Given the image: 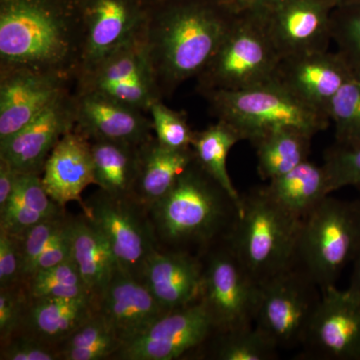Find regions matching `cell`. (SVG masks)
<instances>
[{
  "label": "cell",
  "mask_w": 360,
  "mask_h": 360,
  "mask_svg": "<svg viewBox=\"0 0 360 360\" xmlns=\"http://www.w3.org/2000/svg\"><path fill=\"white\" fill-rule=\"evenodd\" d=\"M236 15L215 0H165L150 6L144 47L162 101L200 75Z\"/></svg>",
  "instance_id": "obj_1"
},
{
  "label": "cell",
  "mask_w": 360,
  "mask_h": 360,
  "mask_svg": "<svg viewBox=\"0 0 360 360\" xmlns=\"http://www.w3.org/2000/svg\"><path fill=\"white\" fill-rule=\"evenodd\" d=\"M80 56L75 0H0V71L49 73L75 84Z\"/></svg>",
  "instance_id": "obj_2"
},
{
  "label": "cell",
  "mask_w": 360,
  "mask_h": 360,
  "mask_svg": "<svg viewBox=\"0 0 360 360\" xmlns=\"http://www.w3.org/2000/svg\"><path fill=\"white\" fill-rule=\"evenodd\" d=\"M238 205L194 160L148 212L158 250L201 257L231 233Z\"/></svg>",
  "instance_id": "obj_3"
},
{
  "label": "cell",
  "mask_w": 360,
  "mask_h": 360,
  "mask_svg": "<svg viewBox=\"0 0 360 360\" xmlns=\"http://www.w3.org/2000/svg\"><path fill=\"white\" fill-rule=\"evenodd\" d=\"M302 220L286 212L264 187L241 194V210L226 240L258 283L295 264Z\"/></svg>",
  "instance_id": "obj_4"
},
{
  "label": "cell",
  "mask_w": 360,
  "mask_h": 360,
  "mask_svg": "<svg viewBox=\"0 0 360 360\" xmlns=\"http://www.w3.org/2000/svg\"><path fill=\"white\" fill-rule=\"evenodd\" d=\"M360 245V200L328 196L300 225L295 265L321 290L335 285Z\"/></svg>",
  "instance_id": "obj_5"
},
{
  "label": "cell",
  "mask_w": 360,
  "mask_h": 360,
  "mask_svg": "<svg viewBox=\"0 0 360 360\" xmlns=\"http://www.w3.org/2000/svg\"><path fill=\"white\" fill-rule=\"evenodd\" d=\"M281 59L262 16L243 11L236 16L219 49L195 78L196 89L206 96L267 84Z\"/></svg>",
  "instance_id": "obj_6"
},
{
  "label": "cell",
  "mask_w": 360,
  "mask_h": 360,
  "mask_svg": "<svg viewBox=\"0 0 360 360\" xmlns=\"http://www.w3.org/2000/svg\"><path fill=\"white\" fill-rule=\"evenodd\" d=\"M217 120L229 123L252 141L279 127H296L314 135L329 127L328 115L315 110L274 82L238 91L205 96Z\"/></svg>",
  "instance_id": "obj_7"
},
{
  "label": "cell",
  "mask_w": 360,
  "mask_h": 360,
  "mask_svg": "<svg viewBox=\"0 0 360 360\" xmlns=\"http://www.w3.org/2000/svg\"><path fill=\"white\" fill-rule=\"evenodd\" d=\"M321 295L319 286L293 264L259 284L255 326L279 349L302 347Z\"/></svg>",
  "instance_id": "obj_8"
},
{
  "label": "cell",
  "mask_w": 360,
  "mask_h": 360,
  "mask_svg": "<svg viewBox=\"0 0 360 360\" xmlns=\"http://www.w3.org/2000/svg\"><path fill=\"white\" fill-rule=\"evenodd\" d=\"M203 302L217 330L255 326L259 283L226 238L201 255Z\"/></svg>",
  "instance_id": "obj_9"
},
{
  "label": "cell",
  "mask_w": 360,
  "mask_h": 360,
  "mask_svg": "<svg viewBox=\"0 0 360 360\" xmlns=\"http://www.w3.org/2000/svg\"><path fill=\"white\" fill-rule=\"evenodd\" d=\"M84 201V214L108 239L120 269L141 281L146 262L158 250L148 212L131 198L101 188Z\"/></svg>",
  "instance_id": "obj_10"
},
{
  "label": "cell",
  "mask_w": 360,
  "mask_h": 360,
  "mask_svg": "<svg viewBox=\"0 0 360 360\" xmlns=\"http://www.w3.org/2000/svg\"><path fill=\"white\" fill-rule=\"evenodd\" d=\"M75 1L82 32V56L77 80L141 34L150 6L146 0Z\"/></svg>",
  "instance_id": "obj_11"
},
{
  "label": "cell",
  "mask_w": 360,
  "mask_h": 360,
  "mask_svg": "<svg viewBox=\"0 0 360 360\" xmlns=\"http://www.w3.org/2000/svg\"><path fill=\"white\" fill-rule=\"evenodd\" d=\"M143 30L78 77L73 89L101 94L148 113L151 104L162 99L146 56Z\"/></svg>",
  "instance_id": "obj_12"
},
{
  "label": "cell",
  "mask_w": 360,
  "mask_h": 360,
  "mask_svg": "<svg viewBox=\"0 0 360 360\" xmlns=\"http://www.w3.org/2000/svg\"><path fill=\"white\" fill-rule=\"evenodd\" d=\"M321 291L300 359L360 360V290L333 285Z\"/></svg>",
  "instance_id": "obj_13"
},
{
  "label": "cell",
  "mask_w": 360,
  "mask_h": 360,
  "mask_svg": "<svg viewBox=\"0 0 360 360\" xmlns=\"http://www.w3.org/2000/svg\"><path fill=\"white\" fill-rule=\"evenodd\" d=\"M217 328L202 302L168 312L143 335L120 348L115 359L174 360L200 350Z\"/></svg>",
  "instance_id": "obj_14"
},
{
  "label": "cell",
  "mask_w": 360,
  "mask_h": 360,
  "mask_svg": "<svg viewBox=\"0 0 360 360\" xmlns=\"http://www.w3.org/2000/svg\"><path fill=\"white\" fill-rule=\"evenodd\" d=\"M75 125V96L70 86L61 90L18 134L0 144V158L20 174H42L52 149Z\"/></svg>",
  "instance_id": "obj_15"
},
{
  "label": "cell",
  "mask_w": 360,
  "mask_h": 360,
  "mask_svg": "<svg viewBox=\"0 0 360 360\" xmlns=\"http://www.w3.org/2000/svg\"><path fill=\"white\" fill-rule=\"evenodd\" d=\"M333 9L326 0H281L257 13L283 58L328 51Z\"/></svg>",
  "instance_id": "obj_16"
},
{
  "label": "cell",
  "mask_w": 360,
  "mask_h": 360,
  "mask_svg": "<svg viewBox=\"0 0 360 360\" xmlns=\"http://www.w3.org/2000/svg\"><path fill=\"white\" fill-rule=\"evenodd\" d=\"M354 77L338 52L326 51L281 58L271 82L328 115L333 97Z\"/></svg>",
  "instance_id": "obj_17"
},
{
  "label": "cell",
  "mask_w": 360,
  "mask_h": 360,
  "mask_svg": "<svg viewBox=\"0 0 360 360\" xmlns=\"http://www.w3.org/2000/svg\"><path fill=\"white\" fill-rule=\"evenodd\" d=\"M97 314L124 347L168 311L141 279L118 269L97 300Z\"/></svg>",
  "instance_id": "obj_18"
},
{
  "label": "cell",
  "mask_w": 360,
  "mask_h": 360,
  "mask_svg": "<svg viewBox=\"0 0 360 360\" xmlns=\"http://www.w3.org/2000/svg\"><path fill=\"white\" fill-rule=\"evenodd\" d=\"M75 129L91 141L141 146L153 136L150 116L94 92L75 91Z\"/></svg>",
  "instance_id": "obj_19"
},
{
  "label": "cell",
  "mask_w": 360,
  "mask_h": 360,
  "mask_svg": "<svg viewBox=\"0 0 360 360\" xmlns=\"http://www.w3.org/2000/svg\"><path fill=\"white\" fill-rule=\"evenodd\" d=\"M73 82L49 73L0 71V144L18 134Z\"/></svg>",
  "instance_id": "obj_20"
},
{
  "label": "cell",
  "mask_w": 360,
  "mask_h": 360,
  "mask_svg": "<svg viewBox=\"0 0 360 360\" xmlns=\"http://www.w3.org/2000/svg\"><path fill=\"white\" fill-rule=\"evenodd\" d=\"M200 257L181 251L156 250L149 257L141 281L168 312L198 302L202 290Z\"/></svg>",
  "instance_id": "obj_21"
},
{
  "label": "cell",
  "mask_w": 360,
  "mask_h": 360,
  "mask_svg": "<svg viewBox=\"0 0 360 360\" xmlns=\"http://www.w3.org/2000/svg\"><path fill=\"white\" fill-rule=\"evenodd\" d=\"M41 179L45 191L61 207L77 201L84 210L82 194L90 184H96L89 139L75 129L68 131L52 149Z\"/></svg>",
  "instance_id": "obj_22"
},
{
  "label": "cell",
  "mask_w": 360,
  "mask_h": 360,
  "mask_svg": "<svg viewBox=\"0 0 360 360\" xmlns=\"http://www.w3.org/2000/svg\"><path fill=\"white\" fill-rule=\"evenodd\" d=\"M97 312L94 295L79 297H30L18 333L58 348ZM15 333V335H16Z\"/></svg>",
  "instance_id": "obj_23"
},
{
  "label": "cell",
  "mask_w": 360,
  "mask_h": 360,
  "mask_svg": "<svg viewBox=\"0 0 360 360\" xmlns=\"http://www.w3.org/2000/svg\"><path fill=\"white\" fill-rule=\"evenodd\" d=\"M194 160L193 148H167L155 136L151 137L139 146V174L132 200L148 212L169 193Z\"/></svg>",
  "instance_id": "obj_24"
},
{
  "label": "cell",
  "mask_w": 360,
  "mask_h": 360,
  "mask_svg": "<svg viewBox=\"0 0 360 360\" xmlns=\"http://www.w3.org/2000/svg\"><path fill=\"white\" fill-rule=\"evenodd\" d=\"M71 245L73 262L90 293L98 300L120 269L112 248L85 214L72 219Z\"/></svg>",
  "instance_id": "obj_25"
},
{
  "label": "cell",
  "mask_w": 360,
  "mask_h": 360,
  "mask_svg": "<svg viewBox=\"0 0 360 360\" xmlns=\"http://www.w3.org/2000/svg\"><path fill=\"white\" fill-rule=\"evenodd\" d=\"M262 187L274 202L300 220L304 219L331 194L323 165L310 160L269 180Z\"/></svg>",
  "instance_id": "obj_26"
},
{
  "label": "cell",
  "mask_w": 360,
  "mask_h": 360,
  "mask_svg": "<svg viewBox=\"0 0 360 360\" xmlns=\"http://www.w3.org/2000/svg\"><path fill=\"white\" fill-rule=\"evenodd\" d=\"M65 213L45 191L41 174H20L11 200L0 210V231L20 239L35 225Z\"/></svg>",
  "instance_id": "obj_27"
},
{
  "label": "cell",
  "mask_w": 360,
  "mask_h": 360,
  "mask_svg": "<svg viewBox=\"0 0 360 360\" xmlns=\"http://www.w3.org/2000/svg\"><path fill=\"white\" fill-rule=\"evenodd\" d=\"M312 137L296 127H279L251 141L257 151L259 176L269 181L309 160Z\"/></svg>",
  "instance_id": "obj_28"
},
{
  "label": "cell",
  "mask_w": 360,
  "mask_h": 360,
  "mask_svg": "<svg viewBox=\"0 0 360 360\" xmlns=\"http://www.w3.org/2000/svg\"><path fill=\"white\" fill-rule=\"evenodd\" d=\"M90 143L96 186L111 195L132 198L141 146L108 141Z\"/></svg>",
  "instance_id": "obj_29"
},
{
  "label": "cell",
  "mask_w": 360,
  "mask_h": 360,
  "mask_svg": "<svg viewBox=\"0 0 360 360\" xmlns=\"http://www.w3.org/2000/svg\"><path fill=\"white\" fill-rule=\"evenodd\" d=\"M243 141L241 135L232 125L217 120V123L205 129L200 131L194 130L191 143L196 162L224 187L238 205L239 212L241 210V193L232 184L226 162L229 151Z\"/></svg>",
  "instance_id": "obj_30"
},
{
  "label": "cell",
  "mask_w": 360,
  "mask_h": 360,
  "mask_svg": "<svg viewBox=\"0 0 360 360\" xmlns=\"http://www.w3.org/2000/svg\"><path fill=\"white\" fill-rule=\"evenodd\" d=\"M203 347H208V355L213 359H278L279 348L269 336L255 326L229 330H217L201 348Z\"/></svg>",
  "instance_id": "obj_31"
},
{
  "label": "cell",
  "mask_w": 360,
  "mask_h": 360,
  "mask_svg": "<svg viewBox=\"0 0 360 360\" xmlns=\"http://www.w3.org/2000/svg\"><path fill=\"white\" fill-rule=\"evenodd\" d=\"M122 347L101 315L79 326L58 347L63 360H103L115 356Z\"/></svg>",
  "instance_id": "obj_32"
},
{
  "label": "cell",
  "mask_w": 360,
  "mask_h": 360,
  "mask_svg": "<svg viewBox=\"0 0 360 360\" xmlns=\"http://www.w3.org/2000/svg\"><path fill=\"white\" fill-rule=\"evenodd\" d=\"M25 283L32 298L92 295L72 257L56 266L35 272Z\"/></svg>",
  "instance_id": "obj_33"
},
{
  "label": "cell",
  "mask_w": 360,
  "mask_h": 360,
  "mask_svg": "<svg viewBox=\"0 0 360 360\" xmlns=\"http://www.w3.org/2000/svg\"><path fill=\"white\" fill-rule=\"evenodd\" d=\"M328 116L335 124L336 143H360V77L354 75L341 87L331 101Z\"/></svg>",
  "instance_id": "obj_34"
},
{
  "label": "cell",
  "mask_w": 360,
  "mask_h": 360,
  "mask_svg": "<svg viewBox=\"0 0 360 360\" xmlns=\"http://www.w3.org/2000/svg\"><path fill=\"white\" fill-rule=\"evenodd\" d=\"M331 40L338 54L360 77V1L336 6L330 14Z\"/></svg>",
  "instance_id": "obj_35"
},
{
  "label": "cell",
  "mask_w": 360,
  "mask_h": 360,
  "mask_svg": "<svg viewBox=\"0 0 360 360\" xmlns=\"http://www.w3.org/2000/svg\"><path fill=\"white\" fill-rule=\"evenodd\" d=\"M323 165L330 193L352 186L360 193V143L333 144L326 149Z\"/></svg>",
  "instance_id": "obj_36"
},
{
  "label": "cell",
  "mask_w": 360,
  "mask_h": 360,
  "mask_svg": "<svg viewBox=\"0 0 360 360\" xmlns=\"http://www.w3.org/2000/svg\"><path fill=\"white\" fill-rule=\"evenodd\" d=\"M148 115L161 146L172 149L191 148L194 130L189 127L184 113L167 108L163 101H156L151 104Z\"/></svg>",
  "instance_id": "obj_37"
},
{
  "label": "cell",
  "mask_w": 360,
  "mask_h": 360,
  "mask_svg": "<svg viewBox=\"0 0 360 360\" xmlns=\"http://www.w3.org/2000/svg\"><path fill=\"white\" fill-rule=\"evenodd\" d=\"M70 217L66 213L59 217L44 220L26 232L20 240L21 260H22L23 278L30 276L33 265L45 248L58 236L59 231L68 224Z\"/></svg>",
  "instance_id": "obj_38"
},
{
  "label": "cell",
  "mask_w": 360,
  "mask_h": 360,
  "mask_svg": "<svg viewBox=\"0 0 360 360\" xmlns=\"http://www.w3.org/2000/svg\"><path fill=\"white\" fill-rule=\"evenodd\" d=\"M30 292L26 283H21L13 288H0V340L6 342L13 338L25 316Z\"/></svg>",
  "instance_id": "obj_39"
},
{
  "label": "cell",
  "mask_w": 360,
  "mask_h": 360,
  "mask_svg": "<svg viewBox=\"0 0 360 360\" xmlns=\"http://www.w3.org/2000/svg\"><path fill=\"white\" fill-rule=\"evenodd\" d=\"M1 360H58L61 359L58 348L37 338L16 333L1 343Z\"/></svg>",
  "instance_id": "obj_40"
},
{
  "label": "cell",
  "mask_w": 360,
  "mask_h": 360,
  "mask_svg": "<svg viewBox=\"0 0 360 360\" xmlns=\"http://www.w3.org/2000/svg\"><path fill=\"white\" fill-rule=\"evenodd\" d=\"M23 278L20 240L0 231V288H13Z\"/></svg>",
  "instance_id": "obj_41"
},
{
  "label": "cell",
  "mask_w": 360,
  "mask_h": 360,
  "mask_svg": "<svg viewBox=\"0 0 360 360\" xmlns=\"http://www.w3.org/2000/svg\"><path fill=\"white\" fill-rule=\"evenodd\" d=\"M71 224H72V219L68 220V224L58 232V236L52 239L51 243L45 248L44 252L40 255V257L37 258L28 278L32 274H34L35 272L39 271V270L56 266V265L63 264V262L72 257Z\"/></svg>",
  "instance_id": "obj_42"
},
{
  "label": "cell",
  "mask_w": 360,
  "mask_h": 360,
  "mask_svg": "<svg viewBox=\"0 0 360 360\" xmlns=\"http://www.w3.org/2000/svg\"><path fill=\"white\" fill-rule=\"evenodd\" d=\"M20 174L8 161L0 158V210L11 200Z\"/></svg>",
  "instance_id": "obj_43"
},
{
  "label": "cell",
  "mask_w": 360,
  "mask_h": 360,
  "mask_svg": "<svg viewBox=\"0 0 360 360\" xmlns=\"http://www.w3.org/2000/svg\"><path fill=\"white\" fill-rule=\"evenodd\" d=\"M281 0H245V11H255V13H264L274 4H278Z\"/></svg>",
  "instance_id": "obj_44"
},
{
  "label": "cell",
  "mask_w": 360,
  "mask_h": 360,
  "mask_svg": "<svg viewBox=\"0 0 360 360\" xmlns=\"http://www.w3.org/2000/svg\"><path fill=\"white\" fill-rule=\"evenodd\" d=\"M352 264H354V270H352V278H350L348 288L360 290V245Z\"/></svg>",
  "instance_id": "obj_45"
},
{
  "label": "cell",
  "mask_w": 360,
  "mask_h": 360,
  "mask_svg": "<svg viewBox=\"0 0 360 360\" xmlns=\"http://www.w3.org/2000/svg\"><path fill=\"white\" fill-rule=\"evenodd\" d=\"M232 13L238 14L245 11V0H215Z\"/></svg>",
  "instance_id": "obj_46"
},
{
  "label": "cell",
  "mask_w": 360,
  "mask_h": 360,
  "mask_svg": "<svg viewBox=\"0 0 360 360\" xmlns=\"http://www.w3.org/2000/svg\"><path fill=\"white\" fill-rule=\"evenodd\" d=\"M331 6L335 8L336 6H345V4H354V2H359L360 0H326Z\"/></svg>",
  "instance_id": "obj_47"
},
{
  "label": "cell",
  "mask_w": 360,
  "mask_h": 360,
  "mask_svg": "<svg viewBox=\"0 0 360 360\" xmlns=\"http://www.w3.org/2000/svg\"><path fill=\"white\" fill-rule=\"evenodd\" d=\"M163 1H165V0H146V4H148L149 6H155V4H160V2Z\"/></svg>",
  "instance_id": "obj_48"
}]
</instances>
